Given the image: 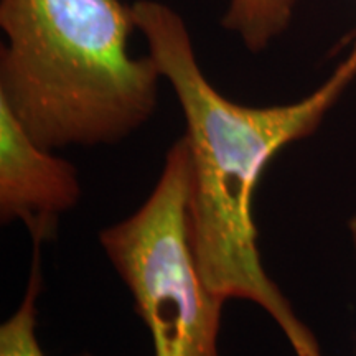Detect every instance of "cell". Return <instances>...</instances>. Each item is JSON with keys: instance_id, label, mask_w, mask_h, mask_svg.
I'll return each instance as SVG.
<instances>
[{"instance_id": "obj_1", "label": "cell", "mask_w": 356, "mask_h": 356, "mask_svg": "<svg viewBox=\"0 0 356 356\" xmlns=\"http://www.w3.org/2000/svg\"><path fill=\"white\" fill-rule=\"evenodd\" d=\"M149 55L184 111L190 152L188 233L198 270L221 302L248 300L279 325L297 356H322L309 328L266 273L252 221L264 168L284 147L317 131L356 78V42L325 83L300 101L251 108L204 76L184 19L157 0L132 3Z\"/></svg>"}, {"instance_id": "obj_2", "label": "cell", "mask_w": 356, "mask_h": 356, "mask_svg": "<svg viewBox=\"0 0 356 356\" xmlns=\"http://www.w3.org/2000/svg\"><path fill=\"white\" fill-rule=\"evenodd\" d=\"M0 102L43 149L114 145L152 118L160 70L121 0H0Z\"/></svg>"}, {"instance_id": "obj_3", "label": "cell", "mask_w": 356, "mask_h": 356, "mask_svg": "<svg viewBox=\"0 0 356 356\" xmlns=\"http://www.w3.org/2000/svg\"><path fill=\"white\" fill-rule=\"evenodd\" d=\"M190 152L185 136L165 155L144 204L99 233V244L131 292L154 356H220L225 302L198 270L188 233Z\"/></svg>"}, {"instance_id": "obj_4", "label": "cell", "mask_w": 356, "mask_h": 356, "mask_svg": "<svg viewBox=\"0 0 356 356\" xmlns=\"http://www.w3.org/2000/svg\"><path fill=\"white\" fill-rule=\"evenodd\" d=\"M81 197L78 170L38 145L0 102V220L22 221L33 244L56 238L60 218Z\"/></svg>"}, {"instance_id": "obj_5", "label": "cell", "mask_w": 356, "mask_h": 356, "mask_svg": "<svg viewBox=\"0 0 356 356\" xmlns=\"http://www.w3.org/2000/svg\"><path fill=\"white\" fill-rule=\"evenodd\" d=\"M297 0H228L222 25L252 53L266 50L291 24Z\"/></svg>"}, {"instance_id": "obj_6", "label": "cell", "mask_w": 356, "mask_h": 356, "mask_svg": "<svg viewBox=\"0 0 356 356\" xmlns=\"http://www.w3.org/2000/svg\"><path fill=\"white\" fill-rule=\"evenodd\" d=\"M40 248L33 244L32 267L26 291L19 309L0 327V356H44L37 338V300L42 291V267H40ZM78 356H92L81 353Z\"/></svg>"}, {"instance_id": "obj_7", "label": "cell", "mask_w": 356, "mask_h": 356, "mask_svg": "<svg viewBox=\"0 0 356 356\" xmlns=\"http://www.w3.org/2000/svg\"><path fill=\"white\" fill-rule=\"evenodd\" d=\"M350 234H351V239H353V244L356 249V215L351 218V221H350Z\"/></svg>"}]
</instances>
